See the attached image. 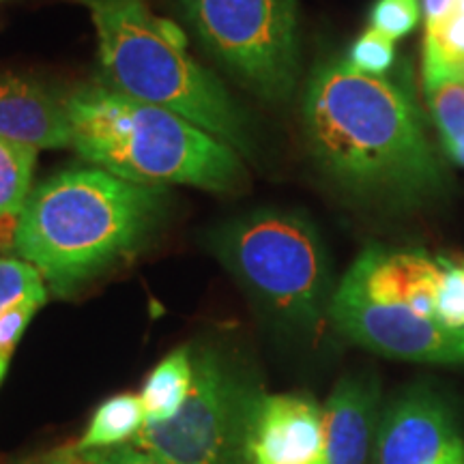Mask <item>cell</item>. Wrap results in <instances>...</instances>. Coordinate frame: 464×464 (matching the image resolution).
Listing matches in <instances>:
<instances>
[{
  "label": "cell",
  "instance_id": "obj_1",
  "mask_svg": "<svg viewBox=\"0 0 464 464\" xmlns=\"http://www.w3.org/2000/svg\"><path fill=\"white\" fill-rule=\"evenodd\" d=\"M307 153L348 194L393 207L437 198L450 183L409 91L346 61L318 65L304 95Z\"/></svg>",
  "mask_w": 464,
  "mask_h": 464
},
{
  "label": "cell",
  "instance_id": "obj_2",
  "mask_svg": "<svg viewBox=\"0 0 464 464\" xmlns=\"http://www.w3.org/2000/svg\"><path fill=\"white\" fill-rule=\"evenodd\" d=\"M170 191L102 168H69L37 185L20 213L15 254L56 297H72L149 246Z\"/></svg>",
  "mask_w": 464,
  "mask_h": 464
},
{
  "label": "cell",
  "instance_id": "obj_3",
  "mask_svg": "<svg viewBox=\"0 0 464 464\" xmlns=\"http://www.w3.org/2000/svg\"><path fill=\"white\" fill-rule=\"evenodd\" d=\"M72 149L89 164L142 185H189L235 194L247 183L241 155L170 110L123 95L106 82L65 97Z\"/></svg>",
  "mask_w": 464,
  "mask_h": 464
},
{
  "label": "cell",
  "instance_id": "obj_4",
  "mask_svg": "<svg viewBox=\"0 0 464 464\" xmlns=\"http://www.w3.org/2000/svg\"><path fill=\"white\" fill-rule=\"evenodd\" d=\"M95 22L103 82L133 100L183 116L252 158L247 114L222 80L188 54L183 28L153 15L144 0H82Z\"/></svg>",
  "mask_w": 464,
  "mask_h": 464
},
{
  "label": "cell",
  "instance_id": "obj_5",
  "mask_svg": "<svg viewBox=\"0 0 464 464\" xmlns=\"http://www.w3.org/2000/svg\"><path fill=\"white\" fill-rule=\"evenodd\" d=\"M211 249L271 324L316 335L329 321L334 277L321 232L290 208L263 207L211 235Z\"/></svg>",
  "mask_w": 464,
  "mask_h": 464
},
{
  "label": "cell",
  "instance_id": "obj_6",
  "mask_svg": "<svg viewBox=\"0 0 464 464\" xmlns=\"http://www.w3.org/2000/svg\"><path fill=\"white\" fill-rule=\"evenodd\" d=\"M194 348V346H191ZM194 381L179 413L144 421L131 440L166 464H239L263 387L235 351L211 342L194 348Z\"/></svg>",
  "mask_w": 464,
  "mask_h": 464
},
{
  "label": "cell",
  "instance_id": "obj_7",
  "mask_svg": "<svg viewBox=\"0 0 464 464\" xmlns=\"http://www.w3.org/2000/svg\"><path fill=\"white\" fill-rule=\"evenodd\" d=\"M191 33L226 73L266 103L299 82L297 0H179Z\"/></svg>",
  "mask_w": 464,
  "mask_h": 464
},
{
  "label": "cell",
  "instance_id": "obj_8",
  "mask_svg": "<svg viewBox=\"0 0 464 464\" xmlns=\"http://www.w3.org/2000/svg\"><path fill=\"white\" fill-rule=\"evenodd\" d=\"M329 321L376 355L417 363H464V342L402 304H379L346 282L335 288Z\"/></svg>",
  "mask_w": 464,
  "mask_h": 464
},
{
  "label": "cell",
  "instance_id": "obj_9",
  "mask_svg": "<svg viewBox=\"0 0 464 464\" xmlns=\"http://www.w3.org/2000/svg\"><path fill=\"white\" fill-rule=\"evenodd\" d=\"M372 464H464V439L451 406L413 385L382 409Z\"/></svg>",
  "mask_w": 464,
  "mask_h": 464
},
{
  "label": "cell",
  "instance_id": "obj_10",
  "mask_svg": "<svg viewBox=\"0 0 464 464\" xmlns=\"http://www.w3.org/2000/svg\"><path fill=\"white\" fill-rule=\"evenodd\" d=\"M247 454L252 464H327L323 406L307 393H263Z\"/></svg>",
  "mask_w": 464,
  "mask_h": 464
},
{
  "label": "cell",
  "instance_id": "obj_11",
  "mask_svg": "<svg viewBox=\"0 0 464 464\" xmlns=\"http://www.w3.org/2000/svg\"><path fill=\"white\" fill-rule=\"evenodd\" d=\"M381 413V381L372 370L342 376L323 404L327 464H372Z\"/></svg>",
  "mask_w": 464,
  "mask_h": 464
},
{
  "label": "cell",
  "instance_id": "obj_12",
  "mask_svg": "<svg viewBox=\"0 0 464 464\" xmlns=\"http://www.w3.org/2000/svg\"><path fill=\"white\" fill-rule=\"evenodd\" d=\"M0 138L37 150L72 147L65 97L28 75L0 72Z\"/></svg>",
  "mask_w": 464,
  "mask_h": 464
},
{
  "label": "cell",
  "instance_id": "obj_13",
  "mask_svg": "<svg viewBox=\"0 0 464 464\" xmlns=\"http://www.w3.org/2000/svg\"><path fill=\"white\" fill-rule=\"evenodd\" d=\"M194 348L183 344L150 370L140 390V400L149 423L172 420L179 413L194 381Z\"/></svg>",
  "mask_w": 464,
  "mask_h": 464
},
{
  "label": "cell",
  "instance_id": "obj_14",
  "mask_svg": "<svg viewBox=\"0 0 464 464\" xmlns=\"http://www.w3.org/2000/svg\"><path fill=\"white\" fill-rule=\"evenodd\" d=\"M144 421H147V413H144L140 393H114L97 404L86 423V430L75 440L73 448L80 454H86V451L127 445L138 437Z\"/></svg>",
  "mask_w": 464,
  "mask_h": 464
},
{
  "label": "cell",
  "instance_id": "obj_15",
  "mask_svg": "<svg viewBox=\"0 0 464 464\" xmlns=\"http://www.w3.org/2000/svg\"><path fill=\"white\" fill-rule=\"evenodd\" d=\"M464 78V0L423 39V82Z\"/></svg>",
  "mask_w": 464,
  "mask_h": 464
},
{
  "label": "cell",
  "instance_id": "obj_16",
  "mask_svg": "<svg viewBox=\"0 0 464 464\" xmlns=\"http://www.w3.org/2000/svg\"><path fill=\"white\" fill-rule=\"evenodd\" d=\"M423 91L445 153L464 168V84L460 80H434L423 82Z\"/></svg>",
  "mask_w": 464,
  "mask_h": 464
},
{
  "label": "cell",
  "instance_id": "obj_17",
  "mask_svg": "<svg viewBox=\"0 0 464 464\" xmlns=\"http://www.w3.org/2000/svg\"><path fill=\"white\" fill-rule=\"evenodd\" d=\"M37 149L0 138V216L22 213L31 194Z\"/></svg>",
  "mask_w": 464,
  "mask_h": 464
},
{
  "label": "cell",
  "instance_id": "obj_18",
  "mask_svg": "<svg viewBox=\"0 0 464 464\" xmlns=\"http://www.w3.org/2000/svg\"><path fill=\"white\" fill-rule=\"evenodd\" d=\"M31 297H50L42 274L26 260L0 256V314Z\"/></svg>",
  "mask_w": 464,
  "mask_h": 464
},
{
  "label": "cell",
  "instance_id": "obj_19",
  "mask_svg": "<svg viewBox=\"0 0 464 464\" xmlns=\"http://www.w3.org/2000/svg\"><path fill=\"white\" fill-rule=\"evenodd\" d=\"M393 61H396V45L390 37L368 28V31L359 34L348 50L346 63L359 73L374 75V78H385L390 72Z\"/></svg>",
  "mask_w": 464,
  "mask_h": 464
},
{
  "label": "cell",
  "instance_id": "obj_20",
  "mask_svg": "<svg viewBox=\"0 0 464 464\" xmlns=\"http://www.w3.org/2000/svg\"><path fill=\"white\" fill-rule=\"evenodd\" d=\"M420 15V0H376L370 9V28L396 42L415 31Z\"/></svg>",
  "mask_w": 464,
  "mask_h": 464
},
{
  "label": "cell",
  "instance_id": "obj_21",
  "mask_svg": "<svg viewBox=\"0 0 464 464\" xmlns=\"http://www.w3.org/2000/svg\"><path fill=\"white\" fill-rule=\"evenodd\" d=\"M48 304V299H24L14 307H9L7 312L0 314V362L11 363L17 344H20L22 335L28 329V324L34 318L42 307Z\"/></svg>",
  "mask_w": 464,
  "mask_h": 464
},
{
  "label": "cell",
  "instance_id": "obj_22",
  "mask_svg": "<svg viewBox=\"0 0 464 464\" xmlns=\"http://www.w3.org/2000/svg\"><path fill=\"white\" fill-rule=\"evenodd\" d=\"M82 456L89 464H166L160 458H155L153 454H149V451L136 448L131 443L110 450L86 451Z\"/></svg>",
  "mask_w": 464,
  "mask_h": 464
},
{
  "label": "cell",
  "instance_id": "obj_23",
  "mask_svg": "<svg viewBox=\"0 0 464 464\" xmlns=\"http://www.w3.org/2000/svg\"><path fill=\"white\" fill-rule=\"evenodd\" d=\"M22 464H89V462H86V458L80 454L73 445H67V448L52 450V451H48V454L31 458V460H26Z\"/></svg>",
  "mask_w": 464,
  "mask_h": 464
},
{
  "label": "cell",
  "instance_id": "obj_24",
  "mask_svg": "<svg viewBox=\"0 0 464 464\" xmlns=\"http://www.w3.org/2000/svg\"><path fill=\"white\" fill-rule=\"evenodd\" d=\"M17 228H20V213L0 216V254L15 252Z\"/></svg>",
  "mask_w": 464,
  "mask_h": 464
},
{
  "label": "cell",
  "instance_id": "obj_25",
  "mask_svg": "<svg viewBox=\"0 0 464 464\" xmlns=\"http://www.w3.org/2000/svg\"><path fill=\"white\" fill-rule=\"evenodd\" d=\"M456 0H423V17H426V31L439 26L450 11L454 9Z\"/></svg>",
  "mask_w": 464,
  "mask_h": 464
},
{
  "label": "cell",
  "instance_id": "obj_26",
  "mask_svg": "<svg viewBox=\"0 0 464 464\" xmlns=\"http://www.w3.org/2000/svg\"><path fill=\"white\" fill-rule=\"evenodd\" d=\"M7 370H9V363L0 362V382H3V379H5V374H7Z\"/></svg>",
  "mask_w": 464,
  "mask_h": 464
},
{
  "label": "cell",
  "instance_id": "obj_27",
  "mask_svg": "<svg viewBox=\"0 0 464 464\" xmlns=\"http://www.w3.org/2000/svg\"><path fill=\"white\" fill-rule=\"evenodd\" d=\"M239 464H252V462H249V456H247V458H243V460H241Z\"/></svg>",
  "mask_w": 464,
  "mask_h": 464
},
{
  "label": "cell",
  "instance_id": "obj_28",
  "mask_svg": "<svg viewBox=\"0 0 464 464\" xmlns=\"http://www.w3.org/2000/svg\"><path fill=\"white\" fill-rule=\"evenodd\" d=\"M460 82H462V84H464V78H462V80H460Z\"/></svg>",
  "mask_w": 464,
  "mask_h": 464
},
{
  "label": "cell",
  "instance_id": "obj_29",
  "mask_svg": "<svg viewBox=\"0 0 464 464\" xmlns=\"http://www.w3.org/2000/svg\"><path fill=\"white\" fill-rule=\"evenodd\" d=\"M0 3H3V0H0Z\"/></svg>",
  "mask_w": 464,
  "mask_h": 464
}]
</instances>
